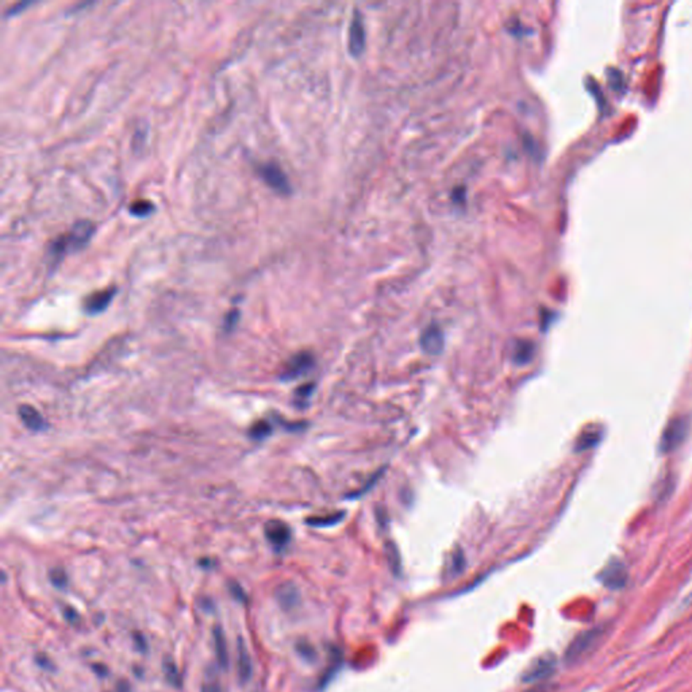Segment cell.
Masks as SVG:
<instances>
[{"label": "cell", "instance_id": "obj_1", "mask_svg": "<svg viewBox=\"0 0 692 692\" xmlns=\"http://www.w3.org/2000/svg\"><path fill=\"white\" fill-rule=\"evenodd\" d=\"M94 232H95V226L89 220L83 219V220L76 222L68 233L60 236L58 239H55L52 242V245L49 248L51 256L55 260H58L62 256H67V254L73 253L76 250H80L87 245V242L89 241Z\"/></svg>", "mask_w": 692, "mask_h": 692}, {"label": "cell", "instance_id": "obj_2", "mask_svg": "<svg viewBox=\"0 0 692 692\" xmlns=\"http://www.w3.org/2000/svg\"><path fill=\"white\" fill-rule=\"evenodd\" d=\"M606 634L605 626H596L589 630H586L576 636L575 639L568 645L564 661L566 666H576L588 657L602 642Z\"/></svg>", "mask_w": 692, "mask_h": 692}, {"label": "cell", "instance_id": "obj_3", "mask_svg": "<svg viewBox=\"0 0 692 692\" xmlns=\"http://www.w3.org/2000/svg\"><path fill=\"white\" fill-rule=\"evenodd\" d=\"M689 434V422L684 418H673L666 425L660 441V449L663 453L676 451L687 438Z\"/></svg>", "mask_w": 692, "mask_h": 692}, {"label": "cell", "instance_id": "obj_4", "mask_svg": "<svg viewBox=\"0 0 692 692\" xmlns=\"http://www.w3.org/2000/svg\"><path fill=\"white\" fill-rule=\"evenodd\" d=\"M599 582L612 591L622 589L628 585V568L621 560L614 559L609 561L605 568L598 575Z\"/></svg>", "mask_w": 692, "mask_h": 692}, {"label": "cell", "instance_id": "obj_5", "mask_svg": "<svg viewBox=\"0 0 692 692\" xmlns=\"http://www.w3.org/2000/svg\"><path fill=\"white\" fill-rule=\"evenodd\" d=\"M556 671V657L551 653H546L538 659H535L528 669L524 672L522 680L526 683H541L549 679Z\"/></svg>", "mask_w": 692, "mask_h": 692}, {"label": "cell", "instance_id": "obj_6", "mask_svg": "<svg viewBox=\"0 0 692 692\" xmlns=\"http://www.w3.org/2000/svg\"><path fill=\"white\" fill-rule=\"evenodd\" d=\"M259 175L263 178L268 186L273 188L276 192L287 195L291 192L290 182L282 168L275 162H266L259 166Z\"/></svg>", "mask_w": 692, "mask_h": 692}, {"label": "cell", "instance_id": "obj_7", "mask_svg": "<svg viewBox=\"0 0 692 692\" xmlns=\"http://www.w3.org/2000/svg\"><path fill=\"white\" fill-rule=\"evenodd\" d=\"M314 365V358L310 353L307 352H300L297 354L293 356L284 365V368L282 370V373H280V377L282 380H295L297 377H300L302 374H304L306 372H309Z\"/></svg>", "mask_w": 692, "mask_h": 692}, {"label": "cell", "instance_id": "obj_8", "mask_svg": "<svg viewBox=\"0 0 692 692\" xmlns=\"http://www.w3.org/2000/svg\"><path fill=\"white\" fill-rule=\"evenodd\" d=\"M266 539L276 548V549H283L284 546L288 545L291 539V530L290 528L282 522V521H269L266 525Z\"/></svg>", "mask_w": 692, "mask_h": 692}, {"label": "cell", "instance_id": "obj_9", "mask_svg": "<svg viewBox=\"0 0 692 692\" xmlns=\"http://www.w3.org/2000/svg\"><path fill=\"white\" fill-rule=\"evenodd\" d=\"M115 293H116L115 287H110L106 290L91 293L84 302V310L91 315H96V314L103 313L108 307V304L111 303V300L114 299Z\"/></svg>", "mask_w": 692, "mask_h": 692}, {"label": "cell", "instance_id": "obj_10", "mask_svg": "<svg viewBox=\"0 0 692 692\" xmlns=\"http://www.w3.org/2000/svg\"><path fill=\"white\" fill-rule=\"evenodd\" d=\"M365 46V28L363 18L358 12L354 14L350 24V34H349V48L354 55H358L364 51Z\"/></svg>", "mask_w": 692, "mask_h": 692}, {"label": "cell", "instance_id": "obj_11", "mask_svg": "<svg viewBox=\"0 0 692 692\" xmlns=\"http://www.w3.org/2000/svg\"><path fill=\"white\" fill-rule=\"evenodd\" d=\"M444 344H445L444 334L435 326L427 327L426 330L424 331V334L421 336V346H422L424 352H426L427 354H438V353H441V350L444 347Z\"/></svg>", "mask_w": 692, "mask_h": 692}, {"label": "cell", "instance_id": "obj_12", "mask_svg": "<svg viewBox=\"0 0 692 692\" xmlns=\"http://www.w3.org/2000/svg\"><path fill=\"white\" fill-rule=\"evenodd\" d=\"M237 671H239V679L242 684H245L250 680L252 673H253V666H252L250 655H249L246 645L242 639H239V642H237Z\"/></svg>", "mask_w": 692, "mask_h": 692}, {"label": "cell", "instance_id": "obj_13", "mask_svg": "<svg viewBox=\"0 0 692 692\" xmlns=\"http://www.w3.org/2000/svg\"><path fill=\"white\" fill-rule=\"evenodd\" d=\"M19 417H21V421L25 424V426L33 431L42 430L45 426L42 415L34 407H31L28 404H24L19 407Z\"/></svg>", "mask_w": 692, "mask_h": 692}, {"label": "cell", "instance_id": "obj_14", "mask_svg": "<svg viewBox=\"0 0 692 692\" xmlns=\"http://www.w3.org/2000/svg\"><path fill=\"white\" fill-rule=\"evenodd\" d=\"M214 645H215V655H216L218 664L220 668L226 669L229 666V653H227V645H226L223 632L219 628L214 629Z\"/></svg>", "mask_w": 692, "mask_h": 692}, {"label": "cell", "instance_id": "obj_15", "mask_svg": "<svg viewBox=\"0 0 692 692\" xmlns=\"http://www.w3.org/2000/svg\"><path fill=\"white\" fill-rule=\"evenodd\" d=\"M276 599L284 609H291L297 602V591L290 583L282 585L276 589Z\"/></svg>", "mask_w": 692, "mask_h": 692}, {"label": "cell", "instance_id": "obj_16", "mask_svg": "<svg viewBox=\"0 0 692 692\" xmlns=\"http://www.w3.org/2000/svg\"><path fill=\"white\" fill-rule=\"evenodd\" d=\"M600 440V433L598 430H588L585 431L576 442V451H588L589 448H594L598 441Z\"/></svg>", "mask_w": 692, "mask_h": 692}, {"label": "cell", "instance_id": "obj_17", "mask_svg": "<svg viewBox=\"0 0 692 692\" xmlns=\"http://www.w3.org/2000/svg\"><path fill=\"white\" fill-rule=\"evenodd\" d=\"M533 352H534V346H533L532 343H529V341H519L517 344V346H515L514 358H515V361L518 364H525V363H528L532 358Z\"/></svg>", "mask_w": 692, "mask_h": 692}, {"label": "cell", "instance_id": "obj_18", "mask_svg": "<svg viewBox=\"0 0 692 692\" xmlns=\"http://www.w3.org/2000/svg\"><path fill=\"white\" fill-rule=\"evenodd\" d=\"M164 672H165V677H166V680H168L171 684H173V686H176V687H180V684H182V676H180V673H179L178 666H176V664H175L171 659H166V660L164 661Z\"/></svg>", "mask_w": 692, "mask_h": 692}, {"label": "cell", "instance_id": "obj_19", "mask_svg": "<svg viewBox=\"0 0 692 692\" xmlns=\"http://www.w3.org/2000/svg\"><path fill=\"white\" fill-rule=\"evenodd\" d=\"M153 211V203L145 199H138L130 205V213L135 216H145Z\"/></svg>", "mask_w": 692, "mask_h": 692}, {"label": "cell", "instance_id": "obj_20", "mask_svg": "<svg viewBox=\"0 0 692 692\" xmlns=\"http://www.w3.org/2000/svg\"><path fill=\"white\" fill-rule=\"evenodd\" d=\"M272 433V426L266 421H259L250 429V437L253 440H264Z\"/></svg>", "mask_w": 692, "mask_h": 692}, {"label": "cell", "instance_id": "obj_21", "mask_svg": "<svg viewBox=\"0 0 692 692\" xmlns=\"http://www.w3.org/2000/svg\"><path fill=\"white\" fill-rule=\"evenodd\" d=\"M49 578H51V582L54 587L57 588H65L67 585H68V576L65 573L64 569L61 568H54L49 573Z\"/></svg>", "mask_w": 692, "mask_h": 692}, {"label": "cell", "instance_id": "obj_22", "mask_svg": "<svg viewBox=\"0 0 692 692\" xmlns=\"http://www.w3.org/2000/svg\"><path fill=\"white\" fill-rule=\"evenodd\" d=\"M341 518H343V515H330L326 519H323V518H311V519H307V522L311 526H329V525L337 524Z\"/></svg>", "mask_w": 692, "mask_h": 692}, {"label": "cell", "instance_id": "obj_23", "mask_svg": "<svg viewBox=\"0 0 692 692\" xmlns=\"http://www.w3.org/2000/svg\"><path fill=\"white\" fill-rule=\"evenodd\" d=\"M30 4H31L30 1H19V3H17L15 6H12V7H10V8L7 10L6 17H14L15 14H18L21 10L26 8L27 6H30Z\"/></svg>", "mask_w": 692, "mask_h": 692}, {"label": "cell", "instance_id": "obj_24", "mask_svg": "<svg viewBox=\"0 0 692 692\" xmlns=\"http://www.w3.org/2000/svg\"><path fill=\"white\" fill-rule=\"evenodd\" d=\"M311 391H313V386H311V384H310V386L300 387V388L296 391V399H297V401H302V400L307 399V398L310 397Z\"/></svg>", "mask_w": 692, "mask_h": 692}, {"label": "cell", "instance_id": "obj_25", "mask_svg": "<svg viewBox=\"0 0 692 692\" xmlns=\"http://www.w3.org/2000/svg\"><path fill=\"white\" fill-rule=\"evenodd\" d=\"M230 592L233 594V596H234L237 600H240V602H243V600H245V592L242 591V588H241L240 585H237V583H232V585H230Z\"/></svg>", "mask_w": 692, "mask_h": 692}, {"label": "cell", "instance_id": "obj_26", "mask_svg": "<svg viewBox=\"0 0 692 692\" xmlns=\"http://www.w3.org/2000/svg\"><path fill=\"white\" fill-rule=\"evenodd\" d=\"M202 692H223L218 682H206L202 687Z\"/></svg>", "mask_w": 692, "mask_h": 692}, {"label": "cell", "instance_id": "obj_27", "mask_svg": "<svg viewBox=\"0 0 692 692\" xmlns=\"http://www.w3.org/2000/svg\"><path fill=\"white\" fill-rule=\"evenodd\" d=\"M64 616H65V619H68V621H69V622H72V623H75V622H78V621H79V615H78V612H75L73 609H71V607L65 609V612H64Z\"/></svg>", "mask_w": 692, "mask_h": 692}, {"label": "cell", "instance_id": "obj_28", "mask_svg": "<svg viewBox=\"0 0 692 692\" xmlns=\"http://www.w3.org/2000/svg\"><path fill=\"white\" fill-rule=\"evenodd\" d=\"M227 318H229V320H226V327H227V329H232V327L236 325L237 320H239V313L234 310V311H232V313L229 314V317H227Z\"/></svg>", "mask_w": 692, "mask_h": 692}, {"label": "cell", "instance_id": "obj_29", "mask_svg": "<svg viewBox=\"0 0 692 692\" xmlns=\"http://www.w3.org/2000/svg\"><path fill=\"white\" fill-rule=\"evenodd\" d=\"M524 692H552V687L548 686V684H537V686H534L530 690Z\"/></svg>", "mask_w": 692, "mask_h": 692}, {"label": "cell", "instance_id": "obj_30", "mask_svg": "<svg viewBox=\"0 0 692 692\" xmlns=\"http://www.w3.org/2000/svg\"><path fill=\"white\" fill-rule=\"evenodd\" d=\"M134 641L138 643V649L139 650H145L146 649V645H145V639L142 636H135Z\"/></svg>", "mask_w": 692, "mask_h": 692}, {"label": "cell", "instance_id": "obj_31", "mask_svg": "<svg viewBox=\"0 0 692 692\" xmlns=\"http://www.w3.org/2000/svg\"><path fill=\"white\" fill-rule=\"evenodd\" d=\"M118 692H130V686L128 683L122 682L118 684Z\"/></svg>", "mask_w": 692, "mask_h": 692}, {"label": "cell", "instance_id": "obj_32", "mask_svg": "<svg viewBox=\"0 0 692 692\" xmlns=\"http://www.w3.org/2000/svg\"><path fill=\"white\" fill-rule=\"evenodd\" d=\"M690 602H691V603H692V594H691V596H690Z\"/></svg>", "mask_w": 692, "mask_h": 692}]
</instances>
